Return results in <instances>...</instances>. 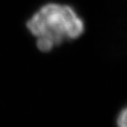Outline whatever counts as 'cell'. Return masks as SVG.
Returning a JSON list of instances; mask_svg holds the SVG:
<instances>
[{
	"label": "cell",
	"mask_w": 127,
	"mask_h": 127,
	"mask_svg": "<svg viewBox=\"0 0 127 127\" xmlns=\"http://www.w3.org/2000/svg\"><path fill=\"white\" fill-rule=\"evenodd\" d=\"M117 127H127V106L124 108L117 116Z\"/></svg>",
	"instance_id": "7a4b0ae2"
},
{
	"label": "cell",
	"mask_w": 127,
	"mask_h": 127,
	"mask_svg": "<svg viewBox=\"0 0 127 127\" xmlns=\"http://www.w3.org/2000/svg\"><path fill=\"white\" fill-rule=\"evenodd\" d=\"M36 50L49 54L58 48L79 40L86 23L78 9L69 3L47 1L38 6L25 22Z\"/></svg>",
	"instance_id": "6da1fadb"
}]
</instances>
